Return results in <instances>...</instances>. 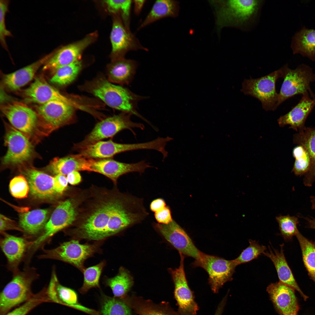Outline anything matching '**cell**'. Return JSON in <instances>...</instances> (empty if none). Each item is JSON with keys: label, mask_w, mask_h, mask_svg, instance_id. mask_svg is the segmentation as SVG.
I'll return each instance as SVG.
<instances>
[{"label": "cell", "mask_w": 315, "mask_h": 315, "mask_svg": "<svg viewBox=\"0 0 315 315\" xmlns=\"http://www.w3.org/2000/svg\"><path fill=\"white\" fill-rule=\"evenodd\" d=\"M279 225L281 234L286 241L291 240L298 230L297 225L299 223L298 218L295 216L279 215L276 217Z\"/></svg>", "instance_id": "b9f144b4"}, {"label": "cell", "mask_w": 315, "mask_h": 315, "mask_svg": "<svg viewBox=\"0 0 315 315\" xmlns=\"http://www.w3.org/2000/svg\"><path fill=\"white\" fill-rule=\"evenodd\" d=\"M0 218L1 232H3L6 230H10L23 231L21 228L17 225L14 221L1 214H0Z\"/></svg>", "instance_id": "681fc988"}, {"label": "cell", "mask_w": 315, "mask_h": 315, "mask_svg": "<svg viewBox=\"0 0 315 315\" xmlns=\"http://www.w3.org/2000/svg\"><path fill=\"white\" fill-rule=\"evenodd\" d=\"M82 66L80 60L64 66L57 69L50 80L51 82L60 85H65L76 78Z\"/></svg>", "instance_id": "8d00e7d4"}, {"label": "cell", "mask_w": 315, "mask_h": 315, "mask_svg": "<svg viewBox=\"0 0 315 315\" xmlns=\"http://www.w3.org/2000/svg\"><path fill=\"white\" fill-rule=\"evenodd\" d=\"M167 206L166 202L163 199L158 198L152 201L150 204V210L155 213L161 210Z\"/></svg>", "instance_id": "f907efd6"}, {"label": "cell", "mask_w": 315, "mask_h": 315, "mask_svg": "<svg viewBox=\"0 0 315 315\" xmlns=\"http://www.w3.org/2000/svg\"><path fill=\"white\" fill-rule=\"evenodd\" d=\"M194 267H200L208 274V283L214 293L226 282L232 281V276L238 265L234 260H228L223 258L202 252L200 259L192 263Z\"/></svg>", "instance_id": "30bf717a"}, {"label": "cell", "mask_w": 315, "mask_h": 315, "mask_svg": "<svg viewBox=\"0 0 315 315\" xmlns=\"http://www.w3.org/2000/svg\"><path fill=\"white\" fill-rule=\"evenodd\" d=\"M74 239L64 242L50 249H43L40 259L58 260L71 264L83 272L85 260L98 252V244H80Z\"/></svg>", "instance_id": "ba28073f"}, {"label": "cell", "mask_w": 315, "mask_h": 315, "mask_svg": "<svg viewBox=\"0 0 315 315\" xmlns=\"http://www.w3.org/2000/svg\"><path fill=\"white\" fill-rule=\"evenodd\" d=\"M104 261L88 268H85L83 271L84 275V281L79 291L82 294H85L91 288H99V280L103 269L105 266Z\"/></svg>", "instance_id": "f35d334b"}, {"label": "cell", "mask_w": 315, "mask_h": 315, "mask_svg": "<svg viewBox=\"0 0 315 315\" xmlns=\"http://www.w3.org/2000/svg\"><path fill=\"white\" fill-rule=\"evenodd\" d=\"M106 284L112 290L115 297H121L130 289L133 283L132 277L128 271L120 267L118 274L111 278H107Z\"/></svg>", "instance_id": "d590c367"}, {"label": "cell", "mask_w": 315, "mask_h": 315, "mask_svg": "<svg viewBox=\"0 0 315 315\" xmlns=\"http://www.w3.org/2000/svg\"><path fill=\"white\" fill-rule=\"evenodd\" d=\"M23 94L26 101L40 105L53 100L70 104L68 99L41 77L36 78L30 86L24 90Z\"/></svg>", "instance_id": "603a6c76"}, {"label": "cell", "mask_w": 315, "mask_h": 315, "mask_svg": "<svg viewBox=\"0 0 315 315\" xmlns=\"http://www.w3.org/2000/svg\"><path fill=\"white\" fill-rule=\"evenodd\" d=\"M266 291L280 315H298L299 307L293 289L279 281L269 284Z\"/></svg>", "instance_id": "d6986e66"}, {"label": "cell", "mask_w": 315, "mask_h": 315, "mask_svg": "<svg viewBox=\"0 0 315 315\" xmlns=\"http://www.w3.org/2000/svg\"><path fill=\"white\" fill-rule=\"evenodd\" d=\"M131 115L130 114L122 112L102 120L97 123L84 140L75 144L74 148L91 144L105 139L112 137L119 132L124 130H130L134 135H136L133 129L138 128L143 130L144 129V126L142 123L132 122L130 118Z\"/></svg>", "instance_id": "9c48e42d"}, {"label": "cell", "mask_w": 315, "mask_h": 315, "mask_svg": "<svg viewBox=\"0 0 315 315\" xmlns=\"http://www.w3.org/2000/svg\"><path fill=\"white\" fill-rule=\"evenodd\" d=\"M304 218L307 222L308 228L315 230V218L307 217Z\"/></svg>", "instance_id": "11a10c76"}, {"label": "cell", "mask_w": 315, "mask_h": 315, "mask_svg": "<svg viewBox=\"0 0 315 315\" xmlns=\"http://www.w3.org/2000/svg\"><path fill=\"white\" fill-rule=\"evenodd\" d=\"M9 188L12 196L18 199L27 197L29 191L27 181L25 177L22 175L15 176L11 180Z\"/></svg>", "instance_id": "f6af8a7d"}, {"label": "cell", "mask_w": 315, "mask_h": 315, "mask_svg": "<svg viewBox=\"0 0 315 315\" xmlns=\"http://www.w3.org/2000/svg\"><path fill=\"white\" fill-rule=\"evenodd\" d=\"M155 218L158 223L167 224L172 220L170 209L168 206L161 210L154 213Z\"/></svg>", "instance_id": "7dc6e473"}, {"label": "cell", "mask_w": 315, "mask_h": 315, "mask_svg": "<svg viewBox=\"0 0 315 315\" xmlns=\"http://www.w3.org/2000/svg\"><path fill=\"white\" fill-rule=\"evenodd\" d=\"M179 3L172 0H158L153 4L150 11L138 29L140 30L162 18H175L178 14Z\"/></svg>", "instance_id": "d6a6232c"}, {"label": "cell", "mask_w": 315, "mask_h": 315, "mask_svg": "<svg viewBox=\"0 0 315 315\" xmlns=\"http://www.w3.org/2000/svg\"><path fill=\"white\" fill-rule=\"evenodd\" d=\"M290 47L293 54L315 62V29L302 27L292 37Z\"/></svg>", "instance_id": "f546056e"}, {"label": "cell", "mask_w": 315, "mask_h": 315, "mask_svg": "<svg viewBox=\"0 0 315 315\" xmlns=\"http://www.w3.org/2000/svg\"><path fill=\"white\" fill-rule=\"evenodd\" d=\"M293 155L295 160L292 172L297 176L307 174L310 169L311 160L307 151L302 146L298 145L293 149Z\"/></svg>", "instance_id": "74e56055"}, {"label": "cell", "mask_w": 315, "mask_h": 315, "mask_svg": "<svg viewBox=\"0 0 315 315\" xmlns=\"http://www.w3.org/2000/svg\"><path fill=\"white\" fill-rule=\"evenodd\" d=\"M89 200L79 208L70 226L74 239L101 240L143 221L148 215L142 199L117 189H90Z\"/></svg>", "instance_id": "6da1fadb"}, {"label": "cell", "mask_w": 315, "mask_h": 315, "mask_svg": "<svg viewBox=\"0 0 315 315\" xmlns=\"http://www.w3.org/2000/svg\"><path fill=\"white\" fill-rule=\"evenodd\" d=\"M38 276L35 268L28 267L14 273L11 280L0 293V315H5L33 296L32 285Z\"/></svg>", "instance_id": "277c9868"}, {"label": "cell", "mask_w": 315, "mask_h": 315, "mask_svg": "<svg viewBox=\"0 0 315 315\" xmlns=\"http://www.w3.org/2000/svg\"><path fill=\"white\" fill-rule=\"evenodd\" d=\"M118 14H114L110 35L112 61L125 58L126 54L130 51H148L130 29L126 27Z\"/></svg>", "instance_id": "7c38bea8"}, {"label": "cell", "mask_w": 315, "mask_h": 315, "mask_svg": "<svg viewBox=\"0 0 315 315\" xmlns=\"http://www.w3.org/2000/svg\"><path fill=\"white\" fill-rule=\"evenodd\" d=\"M132 0H109L104 1L108 10L113 14H120L125 26L130 29Z\"/></svg>", "instance_id": "ab89813d"}, {"label": "cell", "mask_w": 315, "mask_h": 315, "mask_svg": "<svg viewBox=\"0 0 315 315\" xmlns=\"http://www.w3.org/2000/svg\"><path fill=\"white\" fill-rule=\"evenodd\" d=\"M5 136L7 150L2 163L6 167L22 166L33 157L34 149L28 137L10 125L7 126Z\"/></svg>", "instance_id": "8fae6325"}, {"label": "cell", "mask_w": 315, "mask_h": 315, "mask_svg": "<svg viewBox=\"0 0 315 315\" xmlns=\"http://www.w3.org/2000/svg\"><path fill=\"white\" fill-rule=\"evenodd\" d=\"M280 251L268 246L269 250L263 254L273 262L277 272L279 281L296 290L303 300L306 301L308 297L302 291L297 283L286 260L284 252L283 245L280 246Z\"/></svg>", "instance_id": "484cf974"}, {"label": "cell", "mask_w": 315, "mask_h": 315, "mask_svg": "<svg viewBox=\"0 0 315 315\" xmlns=\"http://www.w3.org/2000/svg\"><path fill=\"white\" fill-rule=\"evenodd\" d=\"M133 60L125 58L112 61L108 66V80L120 85L129 84L133 79L137 67Z\"/></svg>", "instance_id": "f1b7e54d"}, {"label": "cell", "mask_w": 315, "mask_h": 315, "mask_svg": "<svg viewBox=\"0 0 315 315\" xmlns=\"http://www.w3.org/2000/svg\"><path fill=\"white\" fill-rule=\"evenodd\" d=\"M179 253L181 259L178 268L169 269L174 284V296L178 306V312L182 315H197L199 307L186 277L184 266L185 256Z\"/></svg>", "instance_id": "4fadbf2b"}, {"label": "cell", "mask_w": 315, "mask_h": 315, "mask_svg": "<svg viewBox=\"0 0 315 315\" xmlns=\"http://www.w3.org/2000/svg\"><path fill=\"white\" fill-rule=\"evenodd\" d=\"M47 293L50 302L74 308L92 315H97V311L78 304L76 293L73 290L60 284L54 269H53L49 285L47 288Z\"/></svg>", "instance_id": "7402d4cb"}, {"label": "cell", "mask_w": 315, "mask_h": 315, "mask_svg": "<svg viewBox=\"0 0 315 315\" xmlns=\"http://www.w3.org/2000/svg\"><path fill=\"white\" fill-rule=\"evenodd\" d=\"M36 111L39 123L49 128H58L75 121L73 107L63 101L53 100L40 104Z\"/></svg>", "instance_id": "5bb4252c"}, {"label": "cell", "mask_w": 315, "mask_h": 315, "mask_svg": "<svg viewBox=\"0 0 315 315\" xmlns=\"http://www.w3.org/2000/svg\"><path fill=\"white\" fill-rule=\"evenodd\" d=\"M227 300L222 299L219 302L214 315H222L226 304Z\"/></svg>", "instance_id": "db71d44e"}, {"label": "cell", "mask_w": 315, "mask_h": 315, "mask_svg": "<svg viewBox=\"0 0 315 315\" xmlns=\"http://www.w3.org/2000/svg\"><path fill=\"white\" fill-rule=\"evenodd\" d=\"M83 196L69 198L60 202L52 213L42 235L33 242L29 248L32 253L55 233L68 226L75 220Z\"/></svg>", "instance_id": "5b68a950"}, {"label": "cell", "mask_w": 315, "mask_h": 315, "mask_svg": "<svg viewBox=\"0 0 315 315\" xmlns=\"http://www.w3.org/2000/svg\"><path fill=\"white\" fill-rule=\"evenodd\" d=\"M249 246L243 250L239 256L233 260L238 265L246 263L257 258L265 251L267 248L260 244L255 240H249Z\"/></svg>", "instance_id": "ee69618b"}, {"label": "cell", "mask_w": 315, "mask_h": 315, "mask_svg": "<svg viewBox=\"0 0 315 315\" xmlns=\"http://www.w3.org/2000/svg\"><path fill=\"white\" fill-rule=\"evenodd\" d=\"M264 0L210 1L215 10L218 28L230 27L247 31L257 23Z\"/></svg>", "instance_id": "7a4b0ae2"}, {"label": "cell", "mask_w": 315, "mask_h": 315, "mask_svg": "<svg viewBox=\"0 0 315 315\" xmlns=\"http://www.w3.org/2000/svg\"><path fill=\"white\" fill-rule=\"evenodd\" d=\"M66 177L68 183L72 185L79 184L82 180L80 173L77 171H74L69 173Z\"/></svg>", "instance_id": "816d5d0a"}, {"label": "cell", "mask_w": 315, "mask_h": 315, "mask_svg": "<svg viewBox=\"0 0 315 315\" xmlns=\"http://www.w3.org/2000/svg\"><path fill=\"white\" fill-rule=\"evenodd\" d=\"M284 66V80L278 94L276 108L286 100L298 94L315 98L310 87L311 83L315 81V73L312 69L304 64L293 69L289 68L287 64Z\"/></svg>", "instance_id": "8992f818"}, {"label": "cell", "mask_w": 315, "mask_h": 315, "mask_svg": "<svg viewBox=\"0 0 315 315\" xmlns=\"http://www.w3.org/2000/svg\"><path fill=\"white\" fill-rule=\"evenodd\" d=\"M8 10V3L6 1H0V40L3 46L6 48V37L11 35L10 32L6 29L5 17Z\"/></svg>", "instance_id": "bcb514c9"}, {"label": "cell", "mask_w": 315, "mask_h": 315, "mask_svg": "<svg viewBox=\"0 0 315 315\" xmlns=\"http://www.w3.org/2000/svg\"><path fill=\"white\" fill-rule=\"evenodd\" d=\"M152 167L145 161L135 163L120 162L110 158L98 160L92 158L91 168L93 172L102 174L109 178L116 185L117 180L121 176L127 173L137 172L144 173L147 168Z\"/></svg>", "instance_id": "ac0fdd59"}, {"label": "cell", "mask_w": 315, "mask_h": 315, "mask_svg": "<svg viewBox=\"0 0 315 315\" xmlns=\"http://www.w3.org/2000/svg\"><path fill=\"white\" fill-rule=\"evenodd\" d=\"M92 158H87L78 154L62 158H55L47 167L48 169L56 174L67 175L74 171L93 172L91 168Z\"/></svg>", "instance_id": "4316f807"}, {"label": "cell", "mask_w": 315, "mask_h": 315, "mask_svg": "<svg viewBox=\"0 0 315 315\" xmlns=\"http://www.w3.org/2000/svg\"><path fill=\"white\" fill-rule=\"evenodd\" d=\"M101 315H131L128 307L115 298L106 297L102 304Z\"/></svg>", "instance_id": "7bdbcfd3"}, {"label": "cell", "mask_w": 315, "mask_h": 315, "mask_svg": "<svg viewBox=\"0 0 315 315\" xmlns=\"http://www.w3.org/2000/svg\"><path fill=\"white\" fill-rule=\"evenodd\" d=\"M300 244L304 265L315 283V242L309 240L298 231L295 235Z\"/></svg>", "instance_id": "e575fe53"}, {"label": "cell", "mask_w": 315, "mask_h": 315, "mask_svg": "<svg viewBox=\"0 0 315 315\" xmlns=\"http://www.w3.org/2000/svg\"><path fill=\"white\" fill-rule=\"evenodd\" d=\"M285 73L284 66L278 70L256 79L251 78L244 79L241 91L259 100L265 110H274L277 108L278 94L276 89L277 79L283 78Z\"/></svg>", "instance_id": "52a82bcc"}, {"label": "cell", "mask_w": 315, "mask_h": 315, "mask_svg": "<svg viewBox=\"0 0 315 315\" xmlns=\"http://www.w3.org/2000/svg\"><path fill=\"white\" fill-rule=\"evenodd\" d=\"M143 145L141 143L120 144L110 140L100 141L74 148L79 154L89 158L103 159L110 158L116 155L126 151L142 150Z\"/></svg>", "instance_id": "44dd1931"}, {"label": "cell", "mask_w": 315, "mask_h": 315, "mask_svg": "<svg viewBox=\"0 0 315 315\" xmlns=\"http://www.w3.org/2000/svg\"><path fill=\"white\" fill-rule=\"evenodd\" d=\"M54 189L59 195H62L67 187L68 182L65 176L58 174L54 177Z\"/></svg>", "instance_id": "c3c4849f"}, {"label": "cell", "mask_w": 315, "mask_h": 315, "mask_svg": "<svg viewBox=\"0 0 315 315\" xmlns=\"http://www.w3.org/2000/svg\"><path fill=\"white\" fill-rule=\"evenodd\" d=\"M4 233L0 240V246L7 259L8 267L14 274L19 270V265L31 242L23 238Z\"/></svg>", "instance_id": "d4e9b609"}, {"label": "cell", "mask_w": 315, "mask_h": 315, "mask_svg": "<svg viewBox=\"0 0 315 315\" xmlns=\"http://www.w3.org/2000/svg\"><path fill=\"white\" fill-rule=\"evenodd\" d=\"M86 90L98 97L109 107L122 112L134 115L145 122L149 121L136 111L138 102L145 98L128 89L112 84L104 77H98L89 82Z\"/></svg>", "instance_id": "3957f363"}, {"label": "cell", "mask_w": 315, "mask_h": 315, "mask_svg": "<svg viewBox=\"0 0 315 315\" xmlns=\"http://www.w3.org/2000/svg\"><path fill=\"white\" fill-rule=\"evenodd\" d=\"M146 0H134L132 1L134 4V10L135 13L137 15L140 14L142 10Z\"/></svg>", "instance_id": "f5cc1de1"}, {"label": "cell", "mask_w": 315, "mask_h": 315, "mask_svg": "<svg viewBox=\"0 0 315 315\" xmlns=\"http://www.w3.org/2000/svg\"><path fill=\"white\" fill-rule=\"evenodd\" d=\"M45 302H50L47 295V288L45 287L37 293L34 294L21 305L5 315H27L35 307Z\"/></svg>", "instance_id": "60d3db41"}, {"label": "cell", "mask_w": 315, "mask_h": 315, "mask_svg": "<svg viewBox=\"0 0 315 315\" xmlns=\"http://www.w3.org/2000/svg\"><path fill=\"white\" fill-rule=\"evenodd\" d=\"M52 53L14 72L5 75L3 80L4 84L11 90L20 89L32 80L39 68L45 63Z\"/></svg>", "instance_id": "83f0119b"}, {"label": "cell", "mask_w": 315, "mask_h": 315, "mask_svg": "<svg viewBox=\"0 0 315 315\" xmlns=\"http://www.w3.org/2000/svg\"><path fill=\"white\" fill-rule=\"evenodd\" d=\"M97 36V32L92 33L81 40L61 47L52 53L44 64L43 70L54 72L62 67L80 60L84 50L95 41Z\"/></svg>", "instance_id": "2e32d148"}, {"label": "cell", "mask_w": 315, "mask_h": 315, "mask_svg": "<svg viewBox=\"0 0 315 315\" xmlns=\"http://www.w3.org/2000/svg\"><path fill=\"white\" fill-rule=\"evenodd\" d=\"M310 202L312 203V209L315 210V197L311 196L310 197Z\"/></svg>", "instance_id": "9f6ffc18"}, {"label": "cell", "mask_w": 315, "mask_h": 315, "mask_svg": "<svg viewBox=\"0 0 315 315\" xmlns=\"http://www.w3.org/2000/svg\"><path fill=\"white\" fill-rule=\"evenodd\" d=\"M49 212L46 209H38L20 214L19 224L26 233L31 235H36L44 229L48 222Z\"/></svg>", "instance_id": "1f68e13d"}, {"label": "cell", "mask_w": 315, "mask_h": 315, "mask_svg": "<svg viewBox=\"0 0 315 315\" xmlns=\"http://www.w3.org/2000/svg\"><path fill=\"white\" fill-rule=\"evenodd\" d=\"M22 171L27 181L29 192L36 199L50 201L60 196L54 188V177L31 167L25 168Z\"/></svg>", "instance_id": "ffe728a7"}, {"label": "cell", "mask_w": 315, "mask_h": 315, "mask_svg": "<svg viewBox=\"0 0 315 315\" xmlns=\"http://www.w3.org/2000/svg\"><path fill=\"white\" fill-rule=\"evenodd\" d=\"M133 308L140 315H182L175 311L168 304H156L148 300L135 299Z\"/></svg>", "instance_id": "836d02e7"}, {"label": "cell", "mask_w": 315, "mask_h": 315, "mask_svg": "<svg viewBox=\"0 0 315 315\" xmlns=\"http://www.w3.org/2000/svg\"><path fill=\"white\" fill-rule=\"evenodd\" d=\"M153 226L179 252L185 257L199 259L202 252L185 231L173 220L167 224L154 223Z\"/></svg>", "instance_id": "e0dca14e"}, {"label": "cell", "mask_w": 315, "mask_h": 315, "mask_svg": "<svg viewBox=\"0 0 315 315\" xmlns=\"http://www.w3.org/2000/svg\"><path fill=\"white\" fill-rule=\"evenodd\" d=\"M1 109L12 126L28 137L34 134L39 124L36 112L23 104L7 103L1 105Z\"/></svg>", "instance_id": "9a60e30c"}, {"label": "cell", "mask_w": 315, "mask_h": 315, "mask_svg": "<svg viewBox=\"0 0 315 315\" xmlns=\"http://www.w3.org/2000/svg\"><path fill=\"white\" fill-rule=\"evenodd\" d=\"M315 106V98L308 96H302L298 103L286 114L281 116L278 120L280 127L290 126L297 132L305 127V123L308 116Z\"/></svg>", "instance_id": "cb8c5ba5"}, {"label": "cell", "mask_w": 315, "mask_h": 315, "mask_svg": "<svg viewBox=\"0 0 315 315\" xmlns=\"http://www.w3.org/2000/svg\"><path fill=\"white\" fill-rule=\"evenodd\" d=\"M294 143L303 146L309 153L311 160V167L309 172L304 176V181L312 184L315 180V127H305L295 134Z\"/></svg>", "instance_id": "4dcf8cb0"}]
</instances>
